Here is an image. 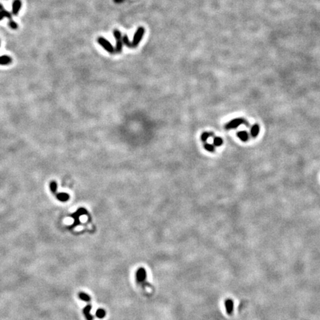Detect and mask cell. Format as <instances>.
<instances>
[{"label": "cell", "mask_w": 320, "mask_h": 320, "mask_svg": "<svg viewBox=\"0 0 320 320\" xmlns=\"http://www.w3.org/2000/svg\"><path fill=\"white\" fill-rule=\"evenodd\" d=\"M242 124L245 125L247 127H250V124L244 118H235L234 119H232L229 122H228L225 125V128L227 130L234 129V128H238L239 125Z\"/></svg>", "instance_id": "6da1fadb"}, {"label": "cell", "mask_w": 320, "mask_h": 320, "mask_svg": "<svg viewBox=\"0 0 320 320\" xmlns=\"http://www.w3.org/2000/svg\"><path fill=\"white\" fill-rule=\"evenodd\" d=\"M144 28H142V27L139 28L136 30V31L135 34H134V36H133V42H131L132 48H136V47L138 46V44H139V42H140L142 39L143 36H144Z\"/></svg>", "instance_id": "7a4b0ae2"}, {"label": "cell", "mask_w": 320, "mask_h": 320, "mask_svg": "<svg viewBox=\"0 0 320 320\" xmlns=\"http://www.w3.org/2000/svg\"><path fill=\"white\" fill-rule=\"evenodd\" d=\"M97 42H98V43L101 45V46L103 47V48L105 49V50H107V52H109L110 54H113L115 53L114 48L112 46V44H111V43L107 40V39H105V38H103V37H99V38H98V39H97Z\"/></svg>", "instance_id": "3957f363"}, {"label": "cell", "mask_w": 320, "mask_h": 320, "mask_svg": "<svg viewBox=\"0 0 320 320\" xmlns=\"http://www.w3.org/2000/svg\"><path fill=\"white\" fill-rule=\"evenodd\" d=\"M113 35H114L116 40H117V46H116V51L118 54H120L122 50V34L121 32L119 30L116 29L113 30Z\"/></svg>", "instance_id": "277c9868"}, {"label": "cell", "mask_w": 320, "mask_h": 320, "mask_svg": "<svg viewBox=\"0 0 320 320\" xmlns=\"http://www.w3.org/2000/svg\"><path fill=\"white\" fill-rule=\"evenodd\" d=\"M146 270H144V268H140L138 269L136 274V280L139 282H143L146 279Z\"/></svg>", "instance_id": "5b68a950"}, {"label": "cell", "mask_w": 320, "mask_h": 320, "mask_svg": "<svg viewBox=\"0 0 320 320\" xmlns=\"http://www.w3.org/2000/svg\"><path fill=\"white\" fill-rule=\"evenodd\" d=\"M21 7H22L21 0H14L12 4V14L13 16H18Z\"/></svg>", "instance_id": "8992f818"}, {"label": "cell", "mask_w": 320, "mask_h": 320, "mask_svg": "<svg viewBox=\"0 0 320 320\" xmlns=\"http://www.w3.org/2000/svg\"><path fill=\"white\" fill-rule=\"evenodd\" d=\"M86 213H87V211H86V210L84 209V208H80V209L76 211V213L72 215V217H74V219H75V222H74V226H76L77 225L80 224V220H79V218H80V216H81V215H83V214H86Z\"/></svg>", "instance_id": "52a82bcc"}, {"label": "cell", "mask_w": 320, "mask_h": 320, "mask_svg": "<svg viewBox=\"0 0 320 320\" xmlns=\"http://www.w3.org/2000/svg\"><path fill=\"white\" fill-rule=\"evenodd\" d=\"M225 305L226 311L228 314L231 315L233 311V302L231 299H227L225 302Z\"/></svg>", "instance_id": "ba28073f"}, {"label": "cell", "mask_w": 320, "mask_h": 320, "mask_svg": "<svg viewBox=\"0 0 320 320\" xmlns=\"http://www.w3.org/2000/svg\"><path fill=\"white\" fill-rule=\"evenodd\" d=\"M259 131H260V128H259V125H253L251 128H250V135H251V136L254 137V138H256L259 133Z\"/></svg>", "instance_id": "9c48e42d"}, {"label": "cell", "mask_w": 320, "mask_h": 320, "mask_svg": "<svg viewBox=\"0 0 320 320\" xmlns=\"http://www.w3.org/2000/svg\"><path fill=\"white\" fill-rule=\"evenodd\" d=\"M91 306L89 305L87 306H85V308L83 309V313L87 320H93V316L91 314Z\"/></svg>", "instance_id": "30bf717a"}, {"label": "cell", "mask_w": 320, "mask_h": 320, "mask_svg": "<svg viewBox=\"0 0 320 320\" xmlns=\"http://www.w3.org/2000/svg\"><path fill=\"white\" fill-rule=\"evenodd\" d=\"M12 62V59L8 56H0V65H7L11 64Z\"/></svg>", "instance_id": "8fae6325"}, {"label": "cell", "mask_w": 320, "mask_h": 320, "mask_svg": "<svg viewBox=\"0 0 320 320\" xmlns=\"http://www.w3.org/2000/svg\"><path fill=\"white\" fill-rule=\"evenodd\" d=\"M237 136L242 142H247L249 139V135L246 131H239L237 133Z\"/></svg>", "instance_id": "7c38bea8"}, {"label": "cell", "mask_w": 320, "mask_h": 320, "mask_svg": "<svg viewBox=\"0 0 320 320\" xmlns=\"http://www.w3.org/2000/svg\"><path fill=\"white\" fill-rule=\"evenodd\" d=\"M79 297L80 298V299H81L82 301H85V302H90L91 301V297H90V296L89 295H87V293H83V292H81L79 293Z\"/></svg>", "instance_id": "4fadbf2b"}, {"label": "cell", "mask_w": 320, "mask_h": 320, "mask_svg": "<svg viewBox=\"0 0 320 320\" xmlns=\"http://www.w3.org/2000/svg\"><path fill=\"white\" fill-rule=\"evenodd\" d=\"M57 196V198L59 199L60 201H62V202H65V201H67V200L69 199V195L67 194V193H59V194H57V196Z\"/></svg>", "instance_id": "5bb4252c"}, {"label": "cell", "mask_w": 320, "mask_h": 320, "mask_svg": "<svg viewBox=\"0 0 320 320\" xmlns=\"http://www.w3.org/2000/svg\"><path fill=\"white\" fill-rule=\"evenodd\" d=\"M105 315H106L105 311L104 309H102V308L98 309L96 312V316L98 317L99 319H103L104 317H105Z\"/></svg>", "instance_id": "9a60e30c"}, {"label": "cell", "mask_w": 320, "mask_h": 320, "mask_svg": "<svg viewBox=\"0 0 320 320\" xmlns=\"http://www.w3.org/2000/svg\"><path fill=\"white\" fill-rule=\"evenodd\" d=\"M122 42H123V43L125 44V45H126V46L128 47V48H132V43L130 42L128 36L125 35L124 36H123V38H122Z\"/></svg>", "instance_id": "2e32d148"}, {"label": "cell", "mask_w": 320, "mask_h": 320, "mask_svg": "<svg viewBox=\"0 0 320 320\" xmlns=\"http://www.w3.org/2000/svg\"><path fill=\"white\" fill-rule=\"evenodd\" d=\"M223 143V140L220 137H215L213 139V144L215 146H221Z\"/></svg>", "instance_id": "e0dca14e"}, {"label": "cell", "mask_w": 320, "mask_h": 320, "mask_svg": "<svg viewBox=\"0 0 320 320\" xmlns=\"http://www.w3.org/2000/svg\"><path fill=\"white\" fill-rule=\"evenodd\" d=\"M1 11H2V13H3L4 17H6V18H7L8 19H10V20L12 19V18H11V13H10V12H8L7 11L5 10L4 8L2 10H1Z\"/></svg>", "instance_id": "ac0fdd59"}, {"label": "cell", "mask_w": 320, "mask_h": 320, "mask_svg": "<svg viewBox=\"0 0 320 320\" xmlns=\"http://www.w3.org/2000/svg\"><path fill=\"white\" fill-rule=\"evenodd\" d=\"M8 25H9V26L11 27L12 29H17L18 28V25L16 23V22H14V21L13 20V19H11V20L9 21V22H8Z\"/></svg>", "instance_id": "d6986e66"}, {"label": "cell", "mask_w": 320, "mask_h": 320, "mask_svg": "<svg viewBox=\"0 0 320 320\" xmlns=\"http://www.w3.org/2000/svg\"><path fill=\"white\" fill-rule=\"evenodd\" d=\"M211 136V133H207V132H205V133H202V136H201V139H202V140L203 141V142H205V141L207 140V139H208V138H209Z\"/></svg>", "instance_id": "ffe728a7"}, {"label": "cell", "mask_w": 320, "mask_h": 320, "mask_svg": "<svg viewBox=\"0 0 320 320\" xmlns=\"http://www.w3.org/2000/svg\"><path fill=\"white\" fill-rule=\"evenodd\" d=\"M205 148L207 151L213 152V151H214V148H214V146H213V145H212V144H205Z\"/></svg>", "instance_id": "44dd1931"}, {"label": "cell", "mask_w": 320, "mask_h": 320, "mask_svg": "<svg viewBox=\"0 0 320 320\" xmlns=\"http://www.w3.org/2000/svg\"><path fill=\"white\" fill-rule=\"evenodd\" d=\"M50 189H51V191L53 193H56V183L55 182H52L51 184H50Z\"/></svg>", "instance_id": "7402d4cb"}, {"label": "cell", "mask_w": 320, "mask_h": 320, "mask_svg": "<svg viewBox=\"0 0 320 320\" xmlns=\"http://www.w3.org/2000/svg\"><path fill=\"white\" fill-rule=\"evenodd\" d=\"M4 18H5V17H4V15H3V13H2V11H0V21H1V20H2V19H4Z\"/></svg>", "instance_id": "603a6c76"}, {"label": "cell", "mask_w": 320, "mask_h": 320, "mask_svg": "<svg viewBox=\"0 0 320 320\" xmlns=\"http://www.w3.org/2000/svg\"><path fill=\"white\" fill-rule=\"evenodd\" d=\"M114 2L116 3H121V2H124V0H114Z\"/></svg>", "instance_id": "cb8c5ba5"}, {"label": "cell", "mask_w": 320, "mask_h": 320, "mask_svg": "<svg viewBox=\"0 0 320 320\" xmlns=\"http://www.w3.org/2000/svg\"><path fill=\"white\" fill-rule=\"evenodd\" d=\"M3 8H4L3 5H2V4H0V11H1V10H2V9H3Z\"/></svg>", "instance_id": "d4e9b609"}]
</instances>
